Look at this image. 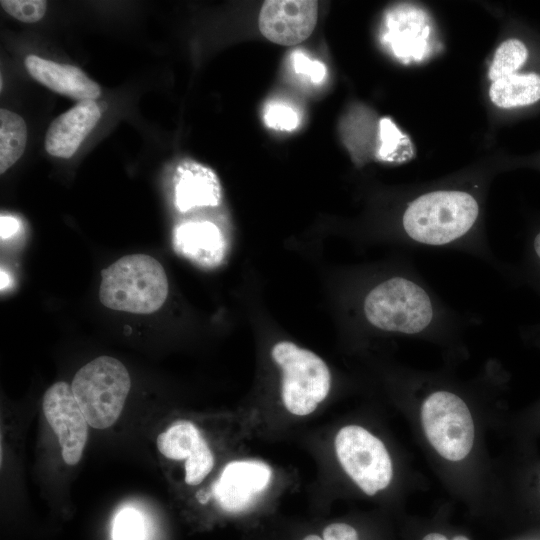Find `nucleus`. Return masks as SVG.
<instances>
[{
    "mask_svg": "<svg viewBox=\"0 0 540 540\" xmlns=\"http://www.w3.org/2000/svg\"><path fill=\"white\" fill-rule=\"evenodd\" d=\"M361 311L373 329L409 337L450 338L474 324V317L442 300L414 265L372 285Z\"/></svg>",
    "mask_w": 540,
    "mask_h": 540,
    "instance_id": "f257e3e1",
    "label": "nucleus"
},
{
    "mask_svg": "<svg viewBox=\"0 0 540 540\" xmlns=\"http://www.w3.org/2000/svg\"><path fill=\"white\" fill-rule=\"evenodd\" d=\"M480 204L469 191L436 189L407 203L400 219L407 246L467 253L496 268V257L479 232Z\"/></svg>",
    "mask_w": 540,
    "mask_h": 540,
    "instance_id": "f03ea898",
    "label": "nucleus"
},
{
    "mask_svg": "<svg viewBox=\"0 0 540 540\" xmlns=\"http://www.w3.org/2000/svg\"><path fill=\"white\" fill-rule=\"evenodd\" d=\"M167 294L164 268L149 255H126L101 272L99 298L107 308L150 314L164 304Z\"/></svg>",
    "mask_w": 540,
    "mask_h": 540,
    "instance_id": "7ed1b4c3",
    "label": "nucleus"
},
{
    "mask_svg": "<svg viewBox=\"0 0 540 540\" xmlns=\"http://www.w3.org/2000/svg\"><path fill=\"white\" fill-rule=\"evenodd\" d=\"M71 387L88 424L105 429L119 418L131 380L118 359L100 356L76 372Z\"/></svg>",
    "mask_w": 540,
    "mask_h": 540,
    "instance_id": "20e7f679",
    "label": "nucleus"
},
{
    "mask_svg": "<svg viewBox=\"0 0 540 540\" xmlns=\"http://www.w3.org/2000/svg\"><path fill=\"white\" fill-rule=\"evenodd\" d=\"M271 356L282 370L281 398L285 408L297 416L313 413L330 391L331 374L326 363L289 341L275 344Z\"/></svg>",
    "mask_w": 540,
    "mask_h": 540,
    "instance_id": "39448f33",
    "label": "nucleus"
},
{
    "mask_svg": "<svg viewBox=\"0 0 540 540\" xmlns=\"http://www.w3.org/2000/svg\"><path fill=\"white\" fill-rule=\"evenodd\" d=\"M421 421L428 441L443 458L460 461L470 453L473 419L465 401L454 392L430 393L421 406Z\"/></svg>",
    "mask_w": 540,
    "mask_h": 540,
    "instance_id": "423d86ee",
    "label": "nucleus"
},
{
    "mask_svg": "<svg viewBox=\"0 0 540 540\" xmlns=\"http://www.w3.org/2000/svg\"><path fill=\"white\" fill-rule=\"evenodd\" d=\"M334 447L343 470L367 495H375L390 484V455L383 442L365 428L344 426L335 436Z\"/></svg>",
    "mask_w": 540,
    "mask_h": 540,
    "instance_id": "0eeeda50",
    "label": "nucleus"
},
{
    "mask_svg": "<svg viewBox=\"0 0 540 540\" xmlns=\"http://www.w3.org/2000/svg\"><path fill=\"white\" fill-rule=\"evenodd\" d=\"M45 418L58 437L66 464L76 465L88 438V422L80 409L71 385L59 381L43 396Z\"/></svg>",
    "mask_w": 540,
    "mask_h": 540,
    "instance_id": "6e6552de",
    "label": "nucleus"
},
{
    "mask_svg": "<svg viewBox=\"0 0 540 540\" xmlns=\"http://www.w3.org/2000/svg\"><path fill=\"white\" fill-rule=\"evenodd\" d=\"M318 3L313 0H267L259 13V29L265 38L279 45H293L307 39L317 23Z\"/></svg>",
    "mask_w": 540,
    "mask_h": 540,
    "instance_id": "1a4fd4ad",
    "label": "nucleus"
},
{
    "mask_svg": "<svg viewBox=\"0 0 540 540\" xmlns=\"http://www.w3.org/2000/svg\"><path fill=\"white\" fill-rule=\"evenodd\" d=\"M162 455L172 460L185 459V482L200 484L214 466V456L200 430L190 421L173 423L156 439Z\"/></svg>",
    "mask_w": 540,
    "mask_h": 540,
    "instance_id": "9d476101",
    "label": "nucleus"
},
{
    "mask_svg": "<svg viewBox=\"0 0 540 540\" xmlns=\"http://www.w3.org/2000/svg\"><path fill=\"white\" fill-rule=\"evenodd\" d=\"M272 470L264 462L239 460L228 463L213 486V495L220 507L238 512L248 507L267 488Z\"/></svg>",
    "mask_w": 540,
    "mask_h": 540,
    "instance_id": "9b49d317",
    "label": "nucleus"
},
{
    "mask_svg": "<svg viewBox=\"0 0 540 540\" xmlns=\"http://www.w3.org/2000/svg\"><path fill=\"white\" fill-rule=\"evenodd\" d=\"M383 40L402 61L420 60L428 47L430 27L425 14L412 7H397L385 18Z\"/></svg>",
    "mask_w": 540,
    "mask_h": 540,
    "instance_id": "f8f14e48",
    "label": "nucleus"
},
{
    "mask_svg": "<svg viewBox=\"0 0 540 540\" xmlns=\"http://www.w3.org/2000/svg\"><path fill=\"white\" fill-rule=\"evenodd\" d=\"M100 117L95 101L79 102L50 124L45 137L46 151L55 157H72Z\"/></svg>",
    "mask_w": 540,
    "mask_h": 540,
    "instance_id": "ddd939ff",
    "label": "nucleus"
},
{
    "mask_svg": "<svg viewBox=\"0 0 540 540\" xmlns=\"http://www.w3.org/2000/svg\"><path fill=\"white\" fill-rule=\"evenodd\" d=\"M25 65L35 80L57 93L80 102L94 101L101 94L99 85L76 66L60 64L36 55H29Z\"/></svg>",
    "mask_w": 540,
    "mask_h": 540,
    "instance_id": "4468645a",
    "label": "nucleus"
},
{
    "mask_svg": "<svg viewBox=\"0 0 540 540\" xmlns=\"http://www.w3.org/2000/svg\"><path fill=\"white\" fill-rule=\"evenodd\" d=\"M175 205L181 212L195 207H216L221 201V185L215 172L198 162L180 164L175 177Z\"/></svg>",
    "mask_w": 540,
    "mask_h": 540,
    "instance_id": "2eb2a0df",
    "label": "nucleus"
},
{
    "mask_svg": "<svg viewBox=\"0 0 540 540\" xmlns=\"http://www.w3.org/2000/svg\"><path fill=\"white\" fill-rule=\"evenodd\" d=\"M175 251L204 267L218 265L225 254V241L220 229L209 221H191L174 230Z\"/></svg>",
    "mask_w": 540,
    "mask_h": 540,
    "instance_id": "dca6fc26",
    "label": "nucleus"
},
{
    "mask_svg": "<svg viewBox=\"0 0 540 540\" xmlns=\"http://www.w3.org/2000/svg\"><path fill=\"white\" fill-rule=\"evenodd\" d=\"M491 101L500 108L531 105L540 100V75L515 73L500 78L489 89Z\"/></svg>",
    "mask_w": 540,
    "mask_h": 540,
    "instance_id": "f3484780",
    "label": "nucleus"
},
{
    "mask_svg": "<svg viewBox=\"0 0 540 540\" xmlns=\"http://www.w3.org/2000/svg\"><path fill=\"white\" fill-rule=\"evenodd\" d=\"M27 143L26 123L18 114L0 110V173L3 174L24 153Z\"/></svg>",
    "mask_w": 540,
    "mask_h": 540,
    "instance_id": "a211bd4d",
    "label": "nucleus"
},
{
    "mask_svg": "<svg viewBox=\"0 0 540 540\" xmlns=\"http://www.w3.org/2000/svg\"><path fill=\"white\" fill-rule=\"evenodd\" d=\"M528 58L525 44L518 39H508L497 48L489 69V78L496 80L515 74Z\"/></svg>",
    "mask_w": 540,
    "mask_h": 540,
    "instance_id": "6ab92c4d",
    "label": "nucleus"
},
{
    "mask_svg": "<svg viewBox=\"0 0 540 540\" xmlns=\"http://www.w3.org/2000/svg\"><path fill=\"white\" fill-rule=\"evenodd\" d=\"M408 138L396 127L390 118H382L379 122V146L377 156L385 162H401L406 160Z\"/></svg>",
    "mask_w": 540,
    "mask_h": 540,
    "instance_id": "aec40b11",
    "label": "nucleus"
},
{
    "mask_svg": "<svg viewBox=\"0 0 540 540\" xmlns=\"http://www.w3.org/2000/svg\"><path fill=\"white\" fill-rule=\"evenodd\" d=\"M146 537V522L138 510L126 507L116 514L112 526L113 540H146Z\"/></svg>",
    "mask_w": 540,
    "mask_h": 540,
    "instance_id": "412c9836",
    "label": "nucleus"
},
{
    "mask_svg": "<svg viewBox=\"0 0 540 540\" xmlns=\"http://www.w3.org/2000/svg\"><path fill=\"white\" fill-rule=\"evenodd\" d=\"M299 115L291 106L269 103L264 110V121L268 127L278 131H292L299 125Z\"/></svg>",
    "mask_w": 540,
    "mask_h": 540,
    "instance_id": "4be33fe9",
    "label": "nucleus"
},
{
    "mask_svg": "<svg viewBox=\"0 0 540 540\" xmlns=\"http://www.w3.org/2000/svg\"><path fill=\"white\" fill-rule=\"evenodd\" d=\"M0 4L8 14L25 23L39 21L47 6L42 0H2Z\"/></svg>",
    "mask_w": 540,
    "mask_h": 540,
    "instance_id": "5701e85b",
    "label": "nucleus"
},
{
    "mask_svg": "<svg viewBox=\"0 0 540 540\" xmlns=\"http://www.w3.org/2000/svg\"><path fill=\"white\" fill-rule=\"evenodd\" d=\"M292 64L295 73L307 77L314 84L321 83L325 79V65L318 60L310 59L301 51L292 54Z\"/></svg>",
    "mask_w": 540,
    "mask_h": 540,
    "instance_id": "b1692460",
    "label": "nucleus"
},
{
    "mask_svg": "<svg viewBox=\"0 0 540 540\" xmlns=\"http://www.w3.org/2000/svg\"><path fill=\"white\" fill-rule=\"evenodd\" d=\"M323 540H359L357 531L346 523H332L323 530Z\"/></svg>",
    "mask_w": 540,
    "mask_h": 540,
    "instance_id": "393cba45",
    "label": "nucleus"
},
{
    "mask_svg": "<svg viewBox=\"0 0 540 540\" xmlns=\"http://www.w3.org/2000/svg\"><path fill=\"white\" fill-rule=\"evenodd\" d=\"M19 225L20 224L17 219L10 216H1V222H0L1 238L7 239L13 234H15L19 229Z\"/></svg>",
    "mask_w": 540,
    "mask_h": 540,
    "instance_id": "a878e982",
    "label": "nucleus"
},
{
    "mask_svg": "<svg viewBox=\"0 0 540 540\" xmlns=\"http://www.w3.org/2000/svg\"><path fill=\"white\" fill-rule=\"evenodd\" d=\"M532 246L537 260L540 261V232L535 235Z\"/></svg>",
    "mask_w": 540,
    "mask_h": 540,
    "instance_id": "bb28decb",
    "label": "nucleus"
},
{
    "mask_svg": "<svg viewBox=\"0 0 540 540\" xmlns=\"http://www.w3.org/2000/svg\"><path fill=\"white\" fill-rule=\"evenodd\" d=\"M422 540H448V539L440 533H430L426 535Z\"/></svg>",
    "mask_w": 540,
    "mask_h": 540,
    "instance_id": "cd10ccee",
    "label": "nucleus"
},
{
    "mask_svg": "<svg viewBox=\"0 0 540 540\" xmlns=\"http://www.w3.org/2000/svg\"><path fill=\"white\" fill-rule=\"evenodd\" d=\"M7 274L5 272H3V270L1 271V288L3 289L4 287L7 286L8 284V281H7Z\"/></svg>",
    "mask_w": 540,
    "mask_h": 540,
    "instance_id": "c85d7f7f",
    "label": "nucleus"
},
{
    "mask_svg": "<svg viewBox=\"0 0 540 540\" xmlns=\"http://www.w3.org/2000/svg\"><path fill=\"white\" fill-rule=\"evenodd\" d=\"M303 540H323V538H321L318 535L311 534V535L306 536Z\"/></svg>",
    "mask_w": 540,
    "mask_h": 540,
    "instance_id": "c756f323",
    "label": "nucleus"
},
{
    "mask_svg": "<svg viewBox=\"0 0 540 540\" xmlns=\"http://www.w3.org/2000/svg\"><path fill=\"white\" fill-rule=\"evenodd\" d=\"M452 540H469L467 537L459 535L455 536Z\"/></svg>",
    "mask_w": 540,
    "mask_h": 540,
    "instance_id": "7c9ffc66",
    "label": "nucleus"
}]
</instances>
